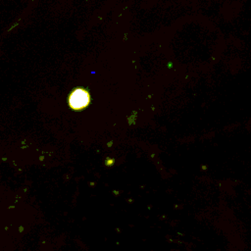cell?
<instances>
[{
    "label": "cell",
    "mask_w": 251,
    "mask_h": 251,
    "mask_svg": "<svg viewBox=\"0 0 251 251\" xmlns=\"http://www.w3.org/2000/svg\"><path fill=\"white\" fill-rule=\"evenodd\" d=\"M90 103V95L84 88H75L69 96V105L74 110H81Z\"/></svg>",
    "instance_id": "obj_1"
}]
</instances>
